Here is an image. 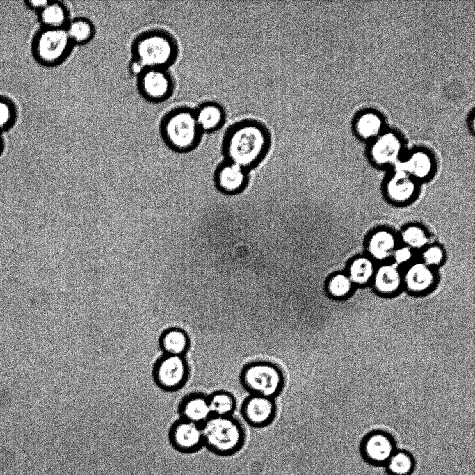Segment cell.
Listing matches in <instances>:
<instances>
[{"instance_id":"obj_1","label":"cell","mask_w":475,"mask_h":475,"mask_svg":"<svg viewBox=\"0 0 475 475\" xmlns=\"http://www.w3.org/2000/svg\"><path fill=\"white\" fill-rule=\"evenodd\" d=\"M271 142L269 130L263 123L247 119L227 129L220 147L225 160L250 170L266 159L270 152Z\"/></svg>"},{"instance_id":"obj_2","label":"cell","mask_w":475,"mask_h":475,"mask_svg":"<svg viewBox=\"0 0 475 475\" xmlns=\"http://www.w3.org/2000/svg\"><path fill=\"white\" fill-rule=\"evenodd\" d=\"M160 131L169 148L181 154L197 149L203 134L197 123L194 110L186 106L168 111L161 120Z\"/></svg>"},{"instance_id":"obj_3","label":"cell","mask_w":475,"mask_h":475,"mask_svg":"<svg viewBox=\"0 0 475 475\" xmlns=\"http://www.w3.org/2000/svg\"><path fill=\"white\" fill-rule=\"evenodd\" d=\"M132 58L146 68H166L176 61L179 47L173 35L161 29L139 33L131 44Z\"/></svg>"},{"instance_id":"obj_4","label":"cell","mask_w":475,"mask_h":475,"mask_svg":"<svg viewBox=\"0 0 475 475\" xmlns=\"http://www.w3.org/2000/svg\"><path fill=\"white\" fill-rule=\"evenodd\" d=\"M202 429L204 446L220 457L236 454L246 442L245 429L233 415H211L202 424Z\"/></svg>"},{"instance_id":"obj_5","label":"cell","mask_w":475,"mask_h":475,"mask_svg":"<svg viewBox=\"0 0 475 475\" xmlns=\"http://www.w3.org/2000/svg\"><path fill=\"white\" fill-rule=\"evenodd\" d=\"M240 380L249 394L275 398L286 383L282 367L268 360H255L246 363L240 372Z\"/></svg>"},{"instance_id":"obj_6","label":"cell","mask_w":475,"mask_h":475,"mask_svg":"<svg viewBox=\"0 0 475 475\" xmlns=\"http://www.w3.org/2000/svg\"><path fill=\"white\" fill-rule=\"evenodd\" d=\"M74 44L65 29L42 27L33 40V52L40 63L52 66L64 61L70 55Z\"/></svg>"},{"instance_id":"obj_7","label":"cell","mask_w":475,"mask_h":475,"mask_svg":"<svg viewBox=\"0 0 475 475\" xmlns=\"http://www.w3.org/2000/svg\"><path fill=\"white\" fill-rule=\"evenodd\" d=\"M137 85L141 95L152 102L168 99L175 90L172 75L166 68H146L137 77Z\"/></svg>"},{"instance_id":"obj_8","label":"cell","mask_w":475,"mask_h":475,"mask_svg":"<svg viewBox=\"0 0 475 475\" xmlns=\"http://www.w3.org/2000/svg\"><path fill=\"white\" fill-rule=\"evenodd\" d=\"M190 368L184 356L166 355L154 368V378L157 385L165 390L182 388L188 380Z\"/></svg>"},{"instance_id":"obj_9","label":"cell","mask_w":475,"mask_h":475,"mask_svg":"<svg viewBox=\"0 0 475 475\" xmlns=\"http://www.w3.org/2000/svg\"><path fill=\"white\" fill-rule=\"evenodd\" d=\"M396 449V441L392 435L385 431L375 430L362 438L359 451L367 464L384 467Z\"/></svg>"},{"instance_id":"obj_10","label":"cell","mask_w":475,"mask_h":475,"mask_svg":"<svg viewBox=\"0 0 475 475\" xmlns=\"http://www.w3.org/2000/svg\"><path fill=\"white\" fill-rule=\"evenodd\" d=\"M277 410V403L274 398L249 394L241 402L240 414L250 426L264 428L275 421Z\"/></svg>"},{"instance_id":"obj_11","label":"cell","mask_w":475,"mask_h":475,"mask_svg":"<svg viewBox=\"0 0 475 475\" xmlns=\"http://www.w3.org/2000/svg\"><path fill=\"white\" fill-rule=\"evenodd\" d=\"M169 440L175 450L193 453L204 447L202 425L180 419L171 426Z\"/></svg>"},{"instance_id":"obj_12","label":"cell","mask_w":475,"mask_h":475,"mask_svg":"<svg viewBox=\"0 0 475 475\" xmlns=\"http://www.w3.org/2000/svg\"><path fill=\"white\" fill-rule=\"evenodd\" d=\"M214 181L216 188L223 194L234 195L241 193L248 182V170L225 160L216 168Z\"/></svg>"},{"instance_id":"obj_13","label":"cell","mask_w":475,"mask_h":475,"mask_svg":"<svg viewBox=\"0 0 475 475\" xmlns=\"http://www.w3.org/2000/svg\"><path fill=\"white\" fill-rule=\"evenodd\" d=\"M193 110L197 123L203 134L216 131L225 123V109L218 102H204Z\"/></svg>"},{"instance_id":"obj_14","label":"cell","mask_w":475,"mask_h":475,"mask_svg":"<svg viewBox=\"0 0 475 475\" xmlns=\"http://www.w3.org/2000/svg\"><path fill=\"white\" fill-rule=\"evenodd\" d=\"M179 412L181 419L202 425L212 415L208 395L198 392L187 395L179 404Z\"/></svg>"},{"instance_id":"obj_15","label":"cell","mask_w":475,"mask_h":475,"mask_svg":"<svg viewBox=\"0 0 475 475\" xmlns=\"http://www.w3.org/2000/svg\"><path fill=\"white\" fill-rule=\"evenodd\" d=\"M401 147V142L396 135L392 133L384 134L372 145L371 156L378 165L392 164L397 161Z\"/></svg>"},{"instance_id":"obj_16","label":"cell","mask_w":475,"mask_h":475,"mask_svg":"<svg viewBox=\"0 0 475 475\" xmlns=\"http://www.w3.org/2000/svg\"><path fill=\"white\" fill-rule=\"evenodd\" d=\"M388 197L393 201L403 202L410 200L416 192L414 179L406 172L397 170L386 186Z\"/></svg>"},{"instance_id":"obj_17","label":"cell","mask_w":475,"mask_h":475,"mask_svg":"<svg viewBox=\"0 0 475 475\" xmlns=\"http://www.w3.org/2000/svg\"><path fill=\"white\" fill-rule=\"evenodd\" d=\"M38 13L44 28L65 29L70 20L69 9L62 1H49Z\"/></svg>"},{"instance_id":"obj_18","label":"cell","mask_w":475,"mask_h":475,"mask_svg":"<svg viewBox=\"0 0 475 475\" xmlns=\"http://www.w3.org/2000/svg\"><path fill=\"white\" fill-rule=\"evenodd\" d=\"M160 346L166 355L184 356L191 346V338L185 330L171 328L161 335Z\"/></svg>"},{"instance_id":"obj_19","label":"cell","mask_w":475,"mask_h":475,"mask_svg":"<svg viewBox=\"0 0 475 475\" xmlns=\"http://www.w3.org/2000/svg\"><path fill=\"white\" fill-rule=\"evenodd\" d=\"M435 281L431 268L423 262L412 264L408 268L404 282L407 288L413 292H423L430 288Z\"/></svg>"},{"instance_id":"obj_20","label":"cell","mask_w":475,"mask_h":475,"mask_svg":"<svg viewBox=\"0 0 475 475\" xmlns=\"http://www.w3.org/2000/svg\"><path fill=\"white\" fill-rule=\"evenodd\" d=\"M396 246V239L394 234L386 230H380L371 236L368 251L373 259L382 261L393 255Z\"/></svg>"},{"instance_id":"obj_21","label":"cell","mask_w":475,"mask_h":475,"mask_svg":"<svg viewBox=\"0 0 475 475\" xmlns=\"http://www.w3.org/2000/svg\"><path fill=\"white\" fill-rule=\"evenodd\" d=\"M433 168V163L430 155L423 151H417L401 163L397 170L406 172L413 179H425L430 175Z\"/></svg>"},{"instance_id":"obj_22","label":"cell","mask_w":475,"mask_h":475,"mask_svg":"<svg viewBox=\"0 0 475 475\" xmlns=\"http://www.w3.org/2000/svg\"><path fill=\"white\" fill-rule=\"evenodd\" d=\"M373 276L375 288L383 294L393 293L401 285V275L397 267L392 264L380 266Z\"/></svg>"},{"instance_id":"obj_23","label":"cell","mask_w":475,"mask_h":475,"mask_svg":"<svg viewBox=\"0 0 475 475\" xmlns=\"http://www.w3.org/2000/svg\"><path fill=\"white\" fill-rule=\"evenodd\" d=\"M384 467L387 475H412L416 468V460L410 451L396 449Z\"/></svg>"},{"instance_id":"obj_24","label":"cell","mask_w":475,"mask_h":475,"mask_svg":"<svg viewBox=\"0 0 475 475\" xmlns=\"http://www.w3.org/2000/svg\"><path fill=\"white\" fill-rule=\"evenodd\" d=\"M212 415L231 416L237 407L236 397L230 392L216 390L208 395Z\"/></svg>"},{"instance_id":"obj_25","label":"cell","mask_w":475,"mask_h":475,"mask_svg":"<svg viewBox=\"0 0 475 475\" xmlns=\"http://www.w3.org/2000/svg\"><path fill=\"white\" fill-rule=\"evenodd\" d=\"M65 29L74 45L86 44L91 40L95 34L93 24L84 17L70 20Z\"/></svg>"},{"instance_id":"obj_26","label":"cell","mask_w":475,"mask_h":475,"mask_svg":"<svg viewBox=\"0 0 475 475\" xmlns=\"http://www.w3.org/2000/svg\"><path fill=\"white\" fill-rule=\"evenodd\" d=\"M375 273L373 261L367 257L355 259L348 268V277L352 283L363 285L367 284Z\"/></svg>"},{"instance_id":"obj_27","label":"cell","mask_w":475,"mask_h":475,"mask_svg":"<svg viewBox=\"0 0 475 475\" xmlns=\"http://www.w3.org/2000/svg\"><path fill=\"white\" fill-rule=\"evenodd\" d=\"M381 118L376 113L369 112L362 114L357 120L355 127L357 134L364 138L377 136L381 130Z\"/></svg>"},{"instance_id":"obj_28","label":"cell","mask_w":475,"mask_h":475,"mask_svg":"<svg viewBox=\"0 0 475 475\" xmlns=\"http://www.w3.org/2000/svg\"><path fill=\"white\" fill-rule=\"evenodd\" d=\"M352 284L348 275L343 273H337L326 280L324 288L330 296L340 298L346 296L351 292Z\"/></svg>"},{"instance_id":"obj_29","label":"cell","mask_w":475,"mask_h":475,"mask_svg":"<svg viewBox=\"0 0 475 475\" xmlns=\"http://www.w3.org/2000/svg\"><path fill=\"white\" fill-rule=\"evenodd\" d=\"M401 238L407 246L411 249L422 248L428 242L425 230L418 225H411L403 230Z\"/></svg>"},{"instance_id":"obj_30","label":"cell","mask_w":475,"mask_h":475,"mask_svg":"<svg viewBox=\"0 0 475 475\" xmlns=\"http://www.w3.org/2000/svg\"><path fill=\"white\" fill-rule=\"evenodd\" d=\"M16 118V108L13 102L0 97V133L10 128Z\"/></svg>"},{"instance_id":"obj_31","label":"cell","mask_w":475,"mask_h":475,"mask_svg":"<svg viewBox=\"0 0 475 475\" xmlns=\"http://www.w3.org/2000/svg\"><path fill=\"white\" fill-rule=\"evenodd\" d=\"M424 262L426 266H437L440 264L444 259V251L442 248L436 245L428 248L422 253Z\"/></svg>"},{"instance_id":"obj_32","label":"cell","mask_w":475,"mask_h":475,"mask_svg":"<svg viewBox=\"0 0 475 475\" xmlns=\"http://www.w3.org/2000/svg\"><path fill=\"white\" fill-rule=\"evenodd\" d=\"M392 255L396 264H403L411 259L412 252L409 247L403 246L396 249Z\"/></svg>"},{"instance_id":"obj_33","label":"cell","mask_w":475,"mask_h":475,"mask_svg":"<svg viewBox=\"0 0 475 475\" xmlns=\"http://www.w3.org/2000/svg\"><path fill=\"white\" fill-rule=\"evenodd\" d=\"M145 68L136 59L132 58L129 65V70L131 74L138 77Z\"/></svg>"},{"instance_id":"obj_34","label":"cell","mask_w":475,"mask_h":475,"mask_svg":"<svg viewBox=\"0 0 475 475\" xmlns=\"http://www.w3.org/2000/svg\"><path fill=\"white\" fill-rule=\"evenodd\" d=\"M48 1H28L26 3L30 8L38 12L46 6Z\"/></svg>"},{"instance_id":"obj_35","label":"cell","mask_w":475,"mask_h":475,"mask_svg":"<svg viewBox=\"0 0 475 475\" xmlns=\"http://www.w3.org/2000/svg\"><path fill=\"white\" fill-rule=\"evenodd\" d=\"M3 150H4V142H3V140L1 135V133H0V156L2 155Z\"/></svg>"}]
</instances>
